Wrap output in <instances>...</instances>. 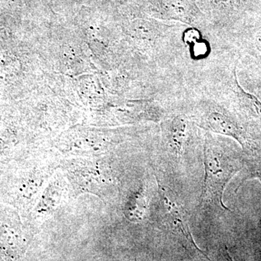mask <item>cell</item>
I'll use <instances>...</instances> for the list:
<instances>
[{
    "label": "cell",
    "instance_id": "9",
    "mask_svg": "<svg viewBox=\"0 0 261 261\" xmlns=\"http://www.w3.org/2000/svg\"><path fill=\"white\" fill-rule=\"evenodd\" d=\"M163 136L167 146L176 154H180L186 140V120L176 117L163 123Z\"/></svg>",
    "mask_w": 261,
    "mask_h": 261
},
{
    "label": "cell",
    "instance_id": "1",
    "mask_svg": "<svg viewBox=\"0 0 261 261\" xmlns=\"http://www.w3.org/2000/svg\"><path fill=\"white\" fill-rule=\"evenodd\" d=\"M203 150L205 177L200 206L211 205L230 211L223 203V194L226 184L241 169L240 161L226 142L211 132L205 136Z\"/></svg>",
    "mask_w": 261,
    "mask_h": 261
},
{
    "label": "cell",
    "instance_id": "14",
    "mask_svg": "<svg viewBox=\"0 0 261 261\" xmlns=\"http://www.w3.org/2000/svg\"><path fill=\"white\" fill-rule=\"evenodd\" d=\"M225 255H226V259H227V261H234V260H233L232 257H231L230 255H229V252H228L227 250H226V249L225 250Z\"/></svg>",
    "mask_w": 261,
    "mask_h": 261
},
{
    "label": "cell",
    "instance_id": "6",
    "mask_svg": "<svg viewBox=\"0 0 261 261\" xmlns=\"http://www.w3.org/2000/svg\"><path fill=\"white\" fill-rule=\"evenodd\" d=\"M69 198L67 181L58 169L48 181L34 208L26 216L30 229L34 231L39 229L46 221L53 217Z\"/></svg>",
    "mask_w": 261,
    "mask_h": 261
},
{
    "label": "cell",
    "instance_id": "2",
    "mask_svg": "<svg viewBox=\"0 0 261 261\" xmlns=\"http://www.w3.org/2000/svg\"><path fill=\"white\" fill-rule=\"evenodd\" d=\"M59 169L68 183L70 199L92 194L105 199L114 186L110 162L100 158H64Z\"/></svg>",
    "mask_w": 261,
    "mask_h": 261
},
{
    "label": "cell",
    "instance_id": "13",
    "mask_svg": "<svg viewBox=\"0 0 261 261\" xmlns=\"http://www.w3.org/2000/svg\"><path fill=\"white\" fill-rule=\"evenodd\" d=\"M256 89H257L256 91H257V94H258L259 97H260L261 99V80L259 82V83L257 84Z\"/></svg>",
    "mask_w": 261,
    "mask_h": 261
},
{
    "label": "cell",
    "instance_id": "5",
    "mask_svg": "<svg viewBox=\"0 0 261 261\" xmlns=\"http://www.w3.org/2000/svg\"><path fill=\"white\" fill-rule=\"evenodd\" d=\"M156 179L158 184L160 206L163 213V222L165 225L186 247L200 252L208 260L211 261L194 242L189 229L187 211L180 202L178 197L170 188L162 184L158 178Z\"/></svg>",
    "mask_w": 261,
    "mask_h": 261
},
{
    "label": "cell",
    "instance_id": "12",
    "mask_svg": "<svg viewBox=\"0 0 261 261\" xmlns=\"http://www.w3.org/2000/svg\"><path fill=\"white\" fill-rule=\"evenodd\" d=\"M250 178H257V179H258L259 181H260L261 182V171H256V172L251 173V174H249L248 175V176H246V177L244 178L242 183H243L244 181H245V180L250 179ZM242 184H241L240 185H242Z\"/></svg>",
    "mask_w": 261,
    "mask_h": 261
},
{
    "label": "cell",
    "instance_id": "3",
    "mask_svg": "<svg viewBox=\"0 0 261 261\" xmlns=\"http://www.w3.org/2000/svg\"><path fill=\"white\" fill-rule=\"evenodd\" d=\"M62 158L52 153L39 154L24 162L18 176L13 178L8 197L11 203L27 216L54 173Z\"/></svg>",
    "mask_w": 261,
    "mask_h": 261
},
{
    "label": "cell",
    "instance_id": "7",
    "mask_svg": "<svg viewBox=\"0 0 261 261\" xmlns=\"http://www.w3.org/2000/svg\"><path fill=\"white\" fill-rule=\"evenodd\" d=\"M236 67L233 71L232 92L234 102L239 111L255 121L261 128V101L256 96L242 88L238 82Z\"/></svg>",
    "mask_w": 261,
    "mask_h": 261
},
{
    "label": "cell",
    "instance_id": "11",
    "mask_svg": "<svg viewBox=\"0 0 261 261\" xmlns=\"http://www.w3.org/2000/svg\"><path fill=\"white\" fill-rule=\"evenodd\" d=\"M146 199L144 191L139 189L130 194L125 206V214L127 219L132 221H141L146 214Z\"/></svg>",
    "mask_w": 261,
    "mask_h": 261
},
{
    "label": "cell",
    "instance_id": "8",
    "mask_svg": "<svg viewBox=\"0 0 261 261\" xmlns=\"http://www.w3.org/2000/svg\"><path fill=\"white\" fill-rule=\"evenodd\" d=\"M162 18L192 22L194 10L186 0H155Z\"/></svg>",
    "mask_w": 261,
    "mask_h": 261
},
{
    "label": "cell",
    "instance_id": "10",
    "mask_svg": "<svg viewBox=\"0 0 261 261\" xmlns=\"http://www.w3.org/2000/svg\"><path fill=\"white\" fill-rule=\"evenodd\" d=\"M237 39L244 53L252 57L261 70V26L244 32Z\"/></svg>",
    "mask_w": 261,
    "mask_h": 261
},
{
    "label": "cell",
    "instance_id": "4",
    "mask_svg": "<svg viewBox=\"0 0 261 261\" xmlns=\"http://www.w3.org/2000/svg\"><path fill=\"white\" fill-rule=\"evenodd\" d=\"M201 115L198 124L209 132L225 135L235 140L244 150L255 148L250 132L237 114L211 101L200 105Z\"/></svg>",
    "mask_w": 261,
    "mask_h": 261
}]
</instances>
